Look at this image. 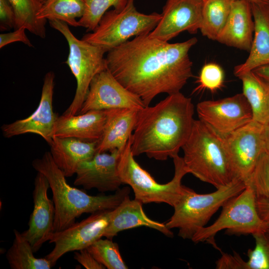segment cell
<instances>
[{
    "label": "cell",
    "instance_id": "obj_1",
    "mask_svg": "<svg viewBox=\"0 0 269 269\" xmlns=\"http://www.w3.org/2000/svg\"><path fill=\"white\" fill-rule=\"evenodd\" d=\"M149 33L135 36L110 50L106 57L107 69L145 106L160 94L180 92L193 76L189 52L197 42L192 37L170 43Z\"/></svg>",
    "mask_w": 269,
    "mask_h": 269
},
{
    "label": "cell",
    "instance_id": "obj_2",
    "mask_svg": "<svg viewBox=\"0 0 269 269\" xmlns=\"http://www.w3.org/2000/svg\"><path fill=\"white\" fill-rule=\"evenodd\" d=\"M194 113L191 99L180 92L138 110L132 135L133 155L165 160L178 154L191 134Z\"/></svg>",
    "mask_w": 269,
    "mask_h": 269
},
{
    "label": "cell",
    "instance_id": "obj_3",
    "mask_svg": "<svg viewBox=\"0 0 269 269\" xmlns=\"http://www.w3.org/2000/svg\"><path fill=\"white\" fill-rule=\"evenodd\" d=\"M32 165L49 182L55 210L54 232L70 227L84 213L115 209L130 192V188L125 187L113 194L93 196L71 186L49 151L45 152L41 158L33 160Z\"/></svg>",
    "mask_w": 269,
    "mask_h": 269
},
{
    "label": "cell",
    "instance_id": "obj_4",
    "mask_svg": "<svg viewBox=\"0 0 269 269\" xmlns=\"http://www.w3.org/2000/svg\"><path fill=\"white\" fill-rule=\"evenodd\" d=\"M182 149L189 173L201 181L217 189L235 178L224 136L201 120H195L190 136Z\"/></svg>",
    "mask_w": 269,
    "mask_h": 269
},
{
    "label": "cell",
    "instance_id": "obj_5",
    "mask_svg": "<svg viewBox=\"0 0 269 269\" xmlns=\"http://www.w3.org/2000/svg\"><path fill=\"white\" fill-rule=\"evenodd\" d=\"M246 186L245 181L237 178L207 194L197 193L183 185L181 197L173 207L174 213L165 225L170 230L178 229V236L181 238L191 240L220 208Z\"/></svg>",
    "mask_w": 269,
    "mask_h": 269
},
{
    "label": "cell",
    "instance_id": "obj_6",
    "mask_svg": "<svg viewBox=\"0 0 269 269\" xmlns=\"http://www.w3.org/2000/svg\"><path fill=\"white\" fill-rule=\"evenodd\" d=\"M131 144L132 135L121 150L118 159V173L123 184L129 185L133 190L134 199L142 204L163 203L173 207L181 195L182 179L189 173L183 157L177 154L172 158L174 176L169 182L160 184L135 161Z\"/></svg>",
    "mask_w": 269,
    "mask_h": 269
},
{
    "label": "cell",
    "instance_id": "obj_7",
    "mask_svg": "<svg viewBox=\"0 0 269 269\" xmlns=\"http://www.w3.org/2000/svg\"><path fill=\"white\" fill-rule=\"evenodd\" d=\"M134 2L128 0L122 10L107 11L96 28L82 39L108 52L133 36L150 33L160 21L161 14L141 13L137 10Z\"/></svg>",
    "mask_w": 269,
    "mask_h": 269
},
{
    "label": "cell",
    "instance_id": "obj_8",
    "mask_svg": "<svg viewBox=\"0 0 269 269\" xmlns=\"http://www.w3.org/2000/svg\"><path fill=\"white\" fill-rule=\"evenodd\" d=\"M50 26L59 31L69 45V55L65 63L74 76L77 87L71 104L63 115H77L88 92L94 77L107 69L105 50L82 39H79L70 30L68 24L59 20H49Z\"/></svg>",
    "mask_w": 269,
    "mask_h": 269
},
{
    "label": "cell",
    "instance_id": "obj_9",
    "mask_svg": "<svg viewBox=\"0 0 269 269\" xmlns=\"http://www.w3.org/2000/svg\"><path fill=\"white\" fill-rule=\"evenodd\" d=\"M256 196L249 185L223 206L217 219L211 225L200 229L191 240L195 243L206 242L219 249L215 240L217 234L226 230L229 235H253L266 232L269 228L259 215Z\"/></svg>",
    "mask_w": 269,
    "mask_h": 269
},
{
    "label": "cell",
    "instance_id": "obj_10",
    "mask_svg": "<svg viewBox=\"0 0 269 269\" xmlns=\"http://www.w3.org/2000/svg\"><path fill=\"white\" fill-rule=\"evenodd\" d=\"M112 210L92 213L82 221L75 223L60 232H54L49 241L53 250L45 258L52 267L65 254L87 249L104 237L109 225Z\"/></svg>",
    "mask_w": 269,
    "mask_h": 269
},
{
    "label": "cell",
    "instance_id": "obj_11",
    "mask_svg": "<svg viewBox=\"0 0 269 269\" xmlns=\"http://www.w3.org/2000/svg\"><path fill=\"white\" fill-rule=\"evenodd\" d=\"M264 125L254 120L224 136L235 178L247 183L264 150Z\"/></svg>",
    "mask_w": 269,
    "mask_h": 269
},
{
    "label": "cell",
    "instance_id": "obj_12",
    "mask_svg": "<svg viewBox=\"0 0 269 269\" xmlns=\"http://www.w3.org/2000/svg\"><path fill=\"white\" fill-rule=\"evenodd\" d=\"M199 120L225 135L253 120L251 107L244 94L197 104Z\"/></svg>",
    "mask_w": 269,
    "mask_h": 269
},
{
    "label": "cell",
    "instance_id": "obj_13",
    "mask_svg": "<svg viewBox=\"0 0 269 269\" xmlns=\"http://www.w3.org/2000/svg\"><path fill=\"white\" fill-rule=\"evenodd\" d=\"M144 107L141 98L126 88L107 69L93 79L78 114L92 110L119 108L139 110Z\"/></svg>",
    "mask_w": 269,
    "mask_h": 269
},
{
    "label": "cell",
    "instance_id": "obj_14",
    "mask_svg": "<svg viewBox=\"0 0 269 269\" xmlns=\"http://www.w3.org/2000/svg\"><path fill=\"white\" fill-rule=\"evenodd\" d=\"M54 78L52 71L45 74L39 105L32 114L27 118L1 127L2 134L5 137L32 133L40 136L49 144L51 142L58 117L53 112L52 105Z\"/></svg>",
    "mask_w": 269,
    "mask_h": 269
},
{
    "label": "cell",
    "instance_id": "obj_15",
    "mask_svg": "<svg viewBox=\"0 0 269 269\" xmlns=\"http://www.w3.org/2000/svg\"><path fill=\"white\" fill-rule=\"evenodd\" d=\"M203 0H166L161 18L149 35L167 41L186 31L195 34L202 21Z\"/></svg>",
    "mask_w": 269,
    "mask_h": 269
},
{
    "label": "cell",
    "instance_id": "obj_16",
    "mask_svg": "<svg viewBox=\"0 0 269 269\" xmlns=\"http://www.w3.org/2000/svg\"><path fill=\"white\" fill-rule=\"evenodd\" d=\"M34 186L33 211L28 223V228L21 234L36 253L54 233L55 210L53 200L47 194L49 182L42 173L37 172Z\"/></svg>",
    "mask_w": 269,
    "mask_h": 269
},
{
    "label": "cell",
    "instance_id": "obj_17",
    "mask_svg": "<svg viewBox=\"0 0 269 269\" xmlns=\"http://www.w3.org/2000/svg\"><path fill=\"white\" fill-rule=\"evenodd\" d=\"M121 151L116 149L110 153H96L91 159L81 162L75 173L74 184L101 192L119 189L123 184L118 170Z\"/></svg>",
    "mask_w": 269,
    "mask_h": 269
},
{
    "label": "cell",
    "instance_id": "obj_18",
    "mask_svg": "<svg viewBox=\"0 0 269 269\" xmlns=\"http://www.w3.org/2000/svg\"><path fill=\"white\" fill-rule=\"evenodd\" d=\"M254 29L251 2L246 0L232 1L228 19L216 41L249 52Z\"/></svg>",
    "mask_w": 269,
    "mask_h": 269
},
{
    "label": "cell",
    "instance_id": "obj_19",
    "mask_svg": "<svg viewBox=\"0 0 269 269\" xmlns=\"http://www.w3.org/2000/svg\"><path fill=\"white\" fill-rule=\"evenodd\" d=\"M142 226L156 230L168 237L173 236L165 224L148 217L143 210L142 203L135 199H131L128 195L116 208L112 210L104 237L112 240L121 231Z\"/></svg>",
    "mask_w": 269,
    "mask_h": 269
},
{
    "label": "cell",
    "instance_id": "obj_20",
    "mask_svg": "<svg viewBox=\"0 0 269 269\" xmlns=\"http://www.w3.org/2000/svg\"><path fill=\"white\" fill-rule=\"evenodd\" d=\"M255 29L249 55L243 63L236 66V77L256 68L269 65V3H251Z\"/></svg>",
    "mask_w": 269,
    "mask_h": 269
},
{
    "label": "cell",
    "instance_id": "obj_21",
    "mask_svg": "<svg viewBox=\"0 0 269 269\" xmlns=\"http://www.w3.org/2000/svg\"><path fill=\"white\" fill-rule=\"evenodd\" d=\"M107 116V110H92L70 116H58L54 137H70L87 141H98L102 135Z\"/></svg>",
    "mask_w": 269,
    "mask_h": 269
},
{
    "label": "cell",
    "instance_id": "obj_22",
    "mask_svg": "<svg viewBox=\"0 0 269 269\" xmlns=\"http://www.w3.org/2000/svg\"><path fill=\"white\" fill-rule=\"evenodd\" d=\"M104 131L97 141L96 153L121 150L132 134L137 121L138 110L119 108L107 110Z\"/></svg>",
    "mask_w": 269,
    "mask_h": 269
},
{
    "label": "cell",
    "instance_id": "obj_23",
    "mask_svg": "<svg viewBox=\"0 0 269 269\" xmlns=\"http://www.w3.org/2000/svg\"><path fill=\"white\" fill-rule=\"evenodd\" d=\"M97 141L70 137H53L49 144L53 161L66 177L75 174L79 165L96 153Z\"/></svg>",
    "mask_w": 269,
    "mask_h": 269
},
{
    "label": "cell",
    "instance_id": "obj_24",
    "mask_svg": "<svg viewBox=\"0 0 269 269\" xmlns=\"http://www.w3.org/2000/svg\"><path fill=\"white\" fill-rule=\"evenodd\" d=\"M243 93L252 110L253 120L265 125L269 121V88L252 71L238 77Z\"/></svg>",
    "mask_w": 269,
    "mask_h": 269
},
{
    "label": "cell",
    "instance_id": "obj_25",
    "mask_svg": "<svg viewBox=\"0 0 269 269\" xmlns=\"http://www.w3.org/2000/svg\"><path fill=\"white\" fill-rule=\"evenodd\" d=\"M231 0H203L200 30L204 36L217 40L228 19Z\"/></svg>",
    "mask_w": 269,
    "mask_h": 269
},
{
    "label": "cell",
    "instance_id": "obj_26",
    "mask_svg": "<svg viewBox=\"0 0 269 269\" xmlns=\"http://www.w3.org/2000/svg\"><path fill=\"white\" fill-rule=\"evenodd\" d=\"M14 238L5 256L11 269H50V262L44 258H37L28 241L18 231L13 230Z\"/></svg>",
    "mask_w": 269,
    "mask_h": 269
},
{
    "label": "cell",
    "instance_id": "obj_27",
    "mask_svg": "<svg viewBox=\"0 0 269 269\" xmlns=\"http://www.w3.org/2000/svg\"><path fill=\"white\" fill-rule=\"evenodd\" d=\"M85 10L84 0H45L37 14L40 20H59L72 26H79L76 18Z\"/></svg>",
    "mask_w": 269,
    "mask_h": 269
},
{
    "label": "cell",
    "instance_id": "obj_28",
    "mask_svg": "<svg viewBox=\"0 0 269 269\" xmlns=\"http://www.w3.org/2000/svg\"><path fill=\"white\" fill-rule=\"evenodd\" d=\"M15 13L17 29L24 27L32 34L44 38L46 36L45 24L47 20H40L37 14L43 2L41 0H8Z\"/></svg>",
    "mask_w": 269,
    "mask_h": 269
},
{
    "label": "cell",
    "instance_id": "obj_29",
    "mask_svg": "<svg viewBox=\"0 0 269 269\" xmlns=\"http://www.w3.org/2000/svg\"><path fill=\"white\" fill-rule=\"evenodd\" d=\"M95 259L108 269H127L119 245L112 240L101 238L87 248Z\"/></svg>",
    "mask_w": 269,
    "mask_h": 269
},
{
    "label": "cell",
    "instance_id": "obj_30",
    "mask_svg": "<svg viewBox=\"0 0 269 269\" xmlns=\"http://www.w3.org/2000/svg\"><path fill=\"white\" fill-rule=\"evenodd\" d=\"M85 10L78 21L79 26L86 28L87 31H93L98 26L101 19L111 6L118 10H122L128 0H84Z\"/></svg>",
    "mask_w": 269,
    "mask_h": 269
},
{
    "label": "cell",
    "instance_id": "obj_31",
    "mask_svg": "<svg viewBox=\"0 0 269 269\" xmlns=\"http://www.w3.org/2000/svg\"><path fill=\"white\" fill-rule=\"evenodd\" d=\"M246 185L254 190L257 198L269 200V154L263 152Z\"/></svg>",
    "mask_w": 269,
    "mask_h": 269
},
{
    "label": "cell",
    "instance_id": "obj_32",
    "mask_svg": "<svg viewBox=\"0 0 269 269\" xmlns=\"http://www.w3.org/2000/svg\"><path fill=\"white\" fill-rule=\"evenodd\" d=\"M255 246L247 252V269H269V238L266 232L253 235Z\"/></svg>",
    "mask_w": 269,
    "mask_h": 269
},
{
    "label": "cell",
    "instance_id": "obj_33",
    "mask_svg": "<svg viewBox=\"0 0 269 269\" xmlns=\"http://www.w3.org/2000/svg\"><path fill=\"white\" fill-rule=\"evenodd\" d=\"M224 82L222 68L216 63L206 64L201 69L197 80L198 86L194 92L207 89L214 92L223 86Z\"/></svg>",
    "mask_w": 269,
    "mask_h": 269
},
{
    "label": "cell",
    "instance_id": "obj_34",
    "mask_svg": "<svg viewBox=\"0 0 269 269\" xmlns=\"http://www.w3.org/2000/svg\"><path fill=\"white\" fill-rule=\"evenodd\" d=\"M217 269H247V261L236 252L231 255L222 252L221 257L216 262Z\"/></svg>",
    "mask_w": 269,
    "mask_h": 269
},
{
    "label": "cell",
    "instance_id": "obj_35",
    "mask_svg": "<svg viewBox=\"0 0 269 269\" xmlns=\"http://www.w3.org/2000/svg\"><path fill=\"white\" fill-rule=\"evenodd\" d=\"M0 22L1 30L15 28V13L8 0H0Z\"/></svg>",
    "mask_w": 269,
    "mask_h": 269
},
{
    "label": "cell",
    "instance_id": "obj_36",
    "mask_svg": "<svg viewBox=\"0 0 269 269\" xmlns=\"http://www.w3.org/2000/svg\"><path fill=\"white\" fill-rule=\"evenodd\" d=\"M25 29L24 27H21L13 32L0 34V48H1L9 43L18 41L32 47V44L25 34Z\"/></svg>",
    "mask_w": 269,
    "mask_h": 269
},
{
    "label": "cell",
    "instance_id": "obj_37",
    "mask_svg": "<svg viewBox=\"0 0 269 269\" xmlns=\"http://www.w3.org/2000/svg\"><path fill=\"white\" fill-rule=\"evenodd\" d=\"M74 259L87 269H105L106 268L97 261L87 249L74 252Z\"/></svg>",
    "mask_w": 269,
    "mask_h": 269
},
{
    "label": "cell",
    "instance_id": "obj_38",
    "mask_svg": "<svg viewBox=\"0 0 269 269\" xmlns=\"http://www.w3.org/2000/svg\"><path fill=\"white\" fill-rule=\"evenodd\" d=\"M256 205L260 217L269 226V200L257 198Z\"/></svg>",
    "mask_w": 269,
    "mask_h": 269
},
{
    "label": "cell",
    "instance_id": "obj_39",
    "mask_svg": "<svg viewBox=\"0 0 269 269\" xmlns=\"http://www.w3.org/2000/svg\"><path fill=\"white\" fill-rule=\"evenodd\" d=\"M252 71L269 88V65L258 67Z\"/></svg>",
    "mask_w": 269,
    "mask_h": 269
},
{
    "label": "cell",
    "instance_id": "obj_40",
    "mask_svg": "<svg viewBox=\"0 0 269 269\" xmlns=\"http://www.w3.org/2000/svg\"><path fill=\"white\" fill-rule=\"evenodd\" d=\"M263 140L265 151L269 154V121L264 125Z\"/></svg>",
    "mask_w": 269,
    "mask_h": 269
},
{
    "label": "cell",
    "instance_id": "obj_41",
    "mask_svg": "<svg viewBox=\"0 0 269 269\" xmlns=\"http://www.w3.org/2000/svg\"><path fill=\"white\" fill-rule=\"evenodd\" d=\"M232 1L237 0H231ZM251 3H269V0H246Z\"/></svg>",
    "mask_w": 269,
    "mask_h": 269
},
{
    "label": "cell",
    "instance_id": "obj_42",
    "mask_svg": "<svg viewBox=\"0 0 269 269\" xmlns=\"http://www.w3.org/2000/svg\"><path fill=\"white\" fill-rule=\"evenodd\" d=\"M266 233H267L268 236L269 238V228L267 230Z\"/></svg>",
    "mask_w": 269,
    "mask_h": 269
},
{
    "label": "cell",
    "instance_id": "obj_43",
    "mask_svg": "<svg viewBox=\"0 0 269 269\" xmlns=\"http://www.w3.org/2000/svg\"><path fill=\"white\" fill-rule=\"evenodd\" d=\"M42 0V1L43 2L45 1V0Z\"/></svg>",
    "mask_w": 269,
    "mask_h": 269
}]
</instances>
